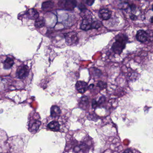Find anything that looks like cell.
Returning <instances> with one entry per match:
<instances>
[{"instance_id":"cell-1","label":"cell","mask_w":153,"mask_h":153,"mask_svg":"<svg viewBox=\"0 0 153 153\" xmlns=\"http://www.w3.org/2000/svg\"><path fill=\"white\" fill-rule=\"evenodd\" d=\"M115 40L112 46V49L115 53L120 55L125 47L128 38L124 34H120L116 35Z\"/></svg>"},{"instance_id":"cell-2","label":"cell","mask_w":153,"mask_h":153,"mask_svg":"<svg viewBox=\"0 0 153 153\" xmlns=\"http://www.w3.org/2000/svg\"><path fill=\"white\" fill-rule=\"evenodd\" d=\"M64 38L66 43L69 45H76L79 42V38L77 34L73 31L64 34Z\"/></svg>"},{"instance_id":"cell-3","label":"cell","mask_w":153,"mask_h":153,"mask_svg":"<svg viewBox=\"0 0 153 153\" xmlns=\"http://www.w3.org/2000/svg\"><path fill=\"white\" fill-rule=\"evenodd\" d=\"M90 147L86 142H81L76 145L74 148V153H88L90 150Z\"/></svg>"},{"instance_id":"cell-4","label":"cell","mask_w":153,"mask_h":153,"mask_svg":"<svg viewBox=\"0 0 153 153\" xmlns=\"http://www.w3.org/2000/svg\"><path fill=\"white\" fill-rule=\"evenodd\" d=\"M76 89L81 93H85L89 89V86L86 82L79 81L75 85Z\"/></svg>"},{"instance_id":"cell-5","label":"cell","mask_w":153,"mask_h":153,"mask_svg":"<svg viewBox=\"0 0 153 153\" xmlns=\"http://www.w3.org/2000/svg\"><path fill=\"white\" fill-rule=\"evenodd\" d=\"M136 38L140 42H147L149 38V35L146 31L143 30H138L136 35Z\"/></svg>"},{"instance_id":"cell-6","label":"cell","mask_w":153,"mask_h":153,"mask_svg":"<svg viewBox=\"0 0 153 153\" xmlns=\"http://www.w3.org/2000/svg\"><path fill=\"white\" fill-rule=\"evenodd\" d=\"M30 69L27 65L21 67L18 71V76L20 79H24L27 78L29 74Z\"/></svg>"},{"instance_id":"cell-7","label":"cell","mask_w":153,"mask_h":153,"mask_svg":"<svg viewBox=\"0 0 153 153\" xmlns=\"http://www.w3.org/2000/svg\"><path fill=\"white\" fill-rule=\"evenodd\" d=\"M63 3L65 10L72 11L76 6V0H65Z\"/></svg>"},{"instance_id":"cell-8","label":"cell","mask_w":153,"mask_h":153,"mask_svg":"<svg viewBox=\"0 0 153 153\" xmlns=\"http://www.w3.org/2000/svg\"><path fill=\"white\" fill-rule=\"evenodd\" d=\"M25 15L28 19L36 20L39 17V13L35 8H30L25 13Z\"/></svg>"},{"instance_id":"cell-9","label":"cell","mask_w":153,"mask_h":153,"mask_svg":"<svg viewBox=\"0 0 153 153\" xmlns=\"http://www.w3.org/2000/svg\"><path fill=\"white\" fill-rule=\"evenodd\" d=\"M112 16V12L108 9H102L99 12V16L101 19L104 20H108Z\"/></svg>"},{"instance_id":"cell-10","label":"cell","mask_w":153,"mask_h":153,"mask_svg":"<svg viewBox=\"0 0 153 153\" xmlns=\"http://www.w3.org/2000/svg\"><path fill=\"white\" fill-rule=\"evenodd\" d=\"M93 21L92 19H83L81 25V29L86 31L92 29Z\"/></svg>"},{"instance_id":"cell-11","label":"cell","mask_w":153,"mask_h":153,"mask_svg":"<svg viewBox=\"0 0 153 153\" xmlns=\"http://www.w3.org/2000/svg\"><path fill=\"white\" fill-rule=\"evenodd\" d=\"M40 121L38 120H35L32 122H30L29 125V130L31 132H35L39 129L41 125Z\"/></svg>"},{"instance_id":"cell-12","label":"cell","mask_w":153,"mask_h":153,"mask_svg":"<svg viewBox=\"0 0 153 153\" xmlns=\"http://www.w3.org/2000/svg\"><path fill=\"white\" fill-rule=\"evenodd\" d=\"M61 113H62L61 110L58 106H56V105H53L51 107L50 113H51L52 117H58L61 115Z\"/></svg>"},{"instance_id":"cell-13","label":"cell","mask_w":153,"mask_h":153,"mask_svg":"<svg viewBox=\"0 0 153 153\" xmlns=\"http://www.w3.org/2000/svg\"><path fill=\"white\" fill-rule=\"evenodd\" d=\"M47 127L51 130L57 132L59 131L60 129V125L57 121H52L47 125Z\"/></svg>"},{"instance_id":"cell-14","label":"cell","mask_w":153,"mask_h":153,"mask_svg":"<svg viewBox=\"0 0 153 153\" xmlns=\"http://www.w3.org/2000/svg\"><path fill=\"white\" fill-rule=\"evenodd\" d=\"M80 15L82 17L83 19H92L91 13L86 8L82 9Z\"/></svg>"},{"instance_id":"cell-15","label":"cell","mask_w":153,"mask_h":153,"mask_svg":"<svg viewBox=\"0 0 153 153\" xmlns=\"http://www.w3.org/2000/svg\"><path fill=\"white\" fill-rule=\"evenodd\" d=\"M54 6V3L51 1H45L42 3V8L45 11H50Z\"/></svg>"},{"instance_id":"cell-16","label":"cell","mask_w":153,"mask_h":153,"mask_svg":"<svg viewBox=\"0 0 153 153\" xmlns=\"http://www.w3.org/2000/svg\"><path fill=\"white\" fill-rule=\"evenodd\" d=\"M14 64V62L13 59L8 57L3 63L4 68L5 69H11Z\"/></svg>"},{"instance_id":"cell-17","label":"cell","mask_w":153,"mask_h":153,"mask_svg":"<svg viewBox=\"0 0 153 153\" xmlns=\"http://www.w3.org/2000/svg\"><path fill=\"white\" fill-rule=\"evenodd\" d=\"M45 24V22L44 18L41 17V18H38L37 19L35 20V25L37 28H40L44 27Z\"/></svg>"},{"instance_id":"cell-18","label":"cell","mask_w":153,"mask_h":153,"mask_svg":"<svg viewBox=\"0 0 153 153\" xmlns=\"http://www.w3.org/2000/svg\"><path fill=\"white\" fill-rule=\"evenodd\" d=\"M89 104V100L87 97L83 96L81 97L79 103V106L82 108H85Z\"/></svg>"},{"instance_id":"cell-19","label":"cell","mask_w":153,"mask_h":153,"mask_svg":"<svg viewBox=\"0 0 153 153\" xmlns=\"http://www.w3.org/2000/svg\"><path fill=\"white\" fill-rule=\"evenodd\" d=\"M102 26V23L101 22L99 21H93L92 24V29H98L101 28Z\"/></svg>"},{"instance_id":"cell-20","label":"cell","mask_w":153,"mask_h":153,"mask_svg":"<svg viewBox=\"0 0 153 153\" xmlns=\"http://www.w3.org/2000/svg\"><path fill=\"white\" fill-rule=\"evenodd\" d=\"M97 86L100 88L101 90H103V89L106 88L107 86V83L103 81H98V82Z\"/></svg>"},{"instance_id":"cell-21","label":"cell","mask_w":153,"mask_h":153,"mask_svg":"<svg viewBox=\"0 0 153 153\" xmlns=\"http://www.w3.org/2000/svg\"><path fill=\"white\" fill-rule=\"evenodd\" d=\"M95 1V0H82V1L88 6H91L93 5Z\"/></svg>"},{"instance_id":"cell-22","label":"cell","mask_w":153,"mask_h":153,"mask_svg":"<svg viewBox=\"0 0 153 153\" xmlns=\"http://www.w3.org/2000/svg\"><path fill=\"white\" fill-rule=\"evenodd\" d=\"M99 106L98 103L96 99H93L92 103V107L93 108L96 109V108H97Z\"/></svg>"},{"instance_id":"cell-23","label":"cell","mask_w":153,"mask_h":153,"mask_svg":"<svg viewBox=\"0 0 153 153\" xmlns=\"http://www.w3.org/2000/svg\"><path fill=\"white\" fill-rule=\"evenodd\" d=\"M130 18L131 20H133V21H135V20L137 19V17L136 15H134V14H132Z\"/></svg>"},{"instance_id":"cell-24","label":"cell","mask_w":153,"mask_h":153,"mask_svg":"<svg viewBox=\"0 0 153 153\" xmlns=\"http://www.w3.org/2000/svg\"><path fill=\"white\" fill-rule=\"evenodd\" d=\"M123 153H133V152L131 149H127L123 152Z\"/></svg>"},{"instance_id":"cell-25","label":"cell","mask_w":153,"mask_h":153,"mask_svg":"<svg viewBox=\"0 0 153 153\" xmlns=\"http://www.w3.org/2000/svg\"><path fill=\"white\" fill-rule=\"evenodd\" d=\"M130 8L132 11H134L135 10V8H136V6L134 5H132L131 6Z\"/></svg>"},{"instance_id":"cell-26","label":"cell","mask_w":153,"mask_h":153,"mask_svg":"<svg viewBox=\"0 0 153 153\" xmlns=\"http://www.w3.org/2000/svg\"><path fill=\"white\" fill-rule=\"evenodd\" d=\"M149 21H150L151 23H153V16L150 18V19H149Z\"/></svg>"},{"instance_id":"cell-27","label":"cell","mask_w":153,"mask_h":153,"mask_svg":"<svg viewBox=\"0 0 153 153\" xmlns=\"http://www.w3.org/2000/svg\"><path fill=\"white\" fill-rule=\"evenodd\" d=\"M152 10H153V6H152Z\"/></svg>"}]
</instances>
